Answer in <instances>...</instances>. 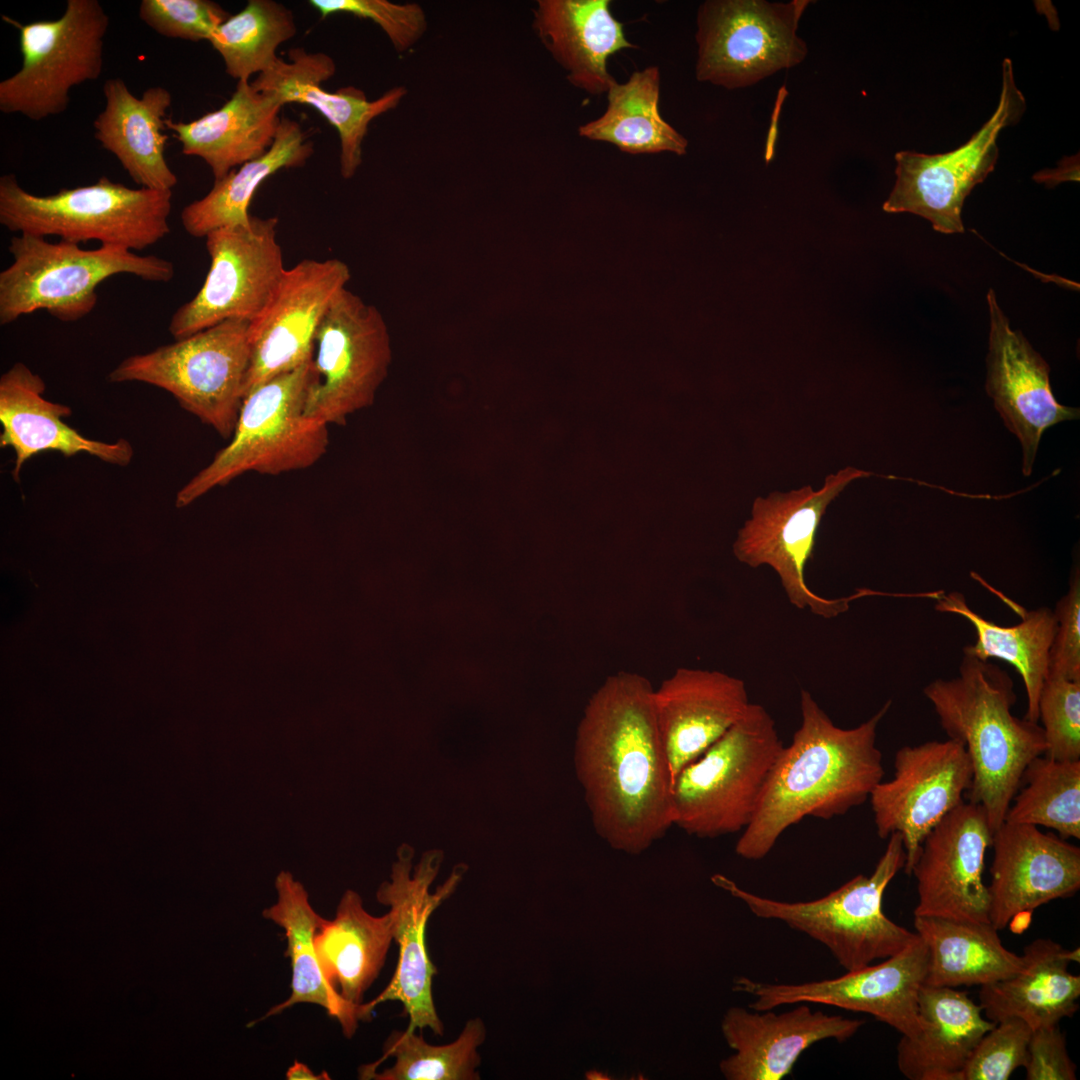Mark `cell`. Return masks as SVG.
Returning <instances> with one entry per match:
<instances>
[{
  "label": "cell",
  "mask_w": 1080,
  "mask_h": 1080,
  "mask_svg": "<svg viewBox=\"0 0 1080 1080\" xmlns=\"http://www.w3.org/2000/svg\"><path fill=\"white\" fill-rule=\"evenodd\" d=\"M653 686L620 671L589 698L574 767L593 828L613 849L637 854L673 825V778L653 708Z\"/></svg>",
  "instance_id": "1"
},
{
  "label": "cell",
  "mask_w": 1080,
  "mask_h": 1080,
  "mask_svg": "<svg viewBox=\"0 0 1080 1080\" xmlns=\"http://www.w3.org/2000/svg\"><path fill=\"white\" fill-rule=\"evenodd\" d=\"M888 700L859 726H836L810 692L800 691L801 724L780 752L755 813L735 851L746 860L763 859L782 833L805 817L831 819L869 799L883 780L877 728Z\"/></svg>",
  "instance_id": "2"
},
{
  "label": "cell",
  "mask_w": 1080,
  "mask_h": 1080,
  "mask_svg": "<svg viewBox=\"0 0 1080 1080\" xmlns=\"http://www.w3.org/2000/svg\"><path fill=\"white\" fill-rule=\"evenodd\" d=\"M948 738L963 744L972 767L968 801L980 805L994 832L1004 820L1028 764L1046 751L1038 722L1013 715L1010 675L989 660L964 654L959 674L923 688Z\"/></svg>",
  "instance_id": "3"
},
{
  "label": "cell",
  "mask_w": 1080,
  "mask_h": 1080,
  "mask_svg": "<svg viewBox=\"0 0 1080 1080\" xmlns=\"http://www.w3.org/2000/svg\"><path fill=\"white\" fill-rule=\"evenodd\" d=\"M8 250L13 261L0 272L1 326L39 310L75 322L93 311L97 287L114 275L163 283L175 274L171 261L120 246L83 249L64 240L18 234L10 238Z\"/></svg>",
  "instance_id": "4"
},
{
  "label": "cell",
  "mask_w": 1080,
  "mask_h": 1080,
  "mask_svg": "<svg viewBox=\"0 0 1080 1080\" xmlns=\"http://www.w3.org/2000/svg\"><path fill=\"white\" fill-rule=\"evenodd\" d=\"M171 209L172 191L130 188L105 176L51 195L28 192L13 173L0 178V223L18 234L141 251L169 234Z\"/></svg>",
  "instance_id": "5"
},
{
  "label": "cell",
  "mask_w": 1080,
  "mask_h": 1080,
  "mask_svg": "<svg viewBox=\"0 0 1080 1080\" xmlns=\"http://www.w3.org/2000/svg\"><path fill=\"white\" fill-rule=\"evenodd\" d=\"M874 871L858 874L828 895L803 902H784L742 889L724 875L715 885L741 900L758 918L784 922L826 946L837 962L853 971L886 959L917 938L916 932L890 920L883 912V896L905 864L902 836L893 833Z\"/></svg>",
  "instance_id": "6"
},
{
  "label": "cell",
  "mask_w": 1080,
  "mask_h": 1080,
  "mask_svg": "<svg viewBox=\"0 0 1080 1080\" xmlns=\"http://www.w3.org/2000/svg\"><path fill=\"white\" fill-rule=\"evenodd\" d=\"M311 377L310 360L247 393L230 442L177 492L176 507L247 472L279 475L320 460L329 444L328 426L304 414Z\"/></svg>",
  "instance_id": "7"
},
{
  "label": "cell",
  "mask_w": 1080,
  "mask_h": 1080,
  "mask_svg": "<svg viewBox=\"0 0 1080 1080\" xmlns=\"http://www.w3.org/2000/svg\"><path fill=\"white\" fill-rule=\"evenodd\" d=\"M783 747L772 716L750 703L721 738L674 778L673 825L699 838L743 831Z\"/></svg>",
  "instance_id": "8"
},
{
  "label": "cell",
  "mask_w": 1080,
  "mask_h": 1080,
  "mask_svg": "<svg viewBox=\"0 0 1080 1080\" xmlns=\"http://www.w3.org/2000/svg\"><path fill=\"white\" fill-rule=\"evenodd\" d=\"M249 324L225 320L150 352L129 356L107 380L161 388L220 436L231 438L251 360Z\"/></svg>",
  "instance_id": "9"
},
{
  "label": "cell",
  "mask_w": 1080,
  "mask_h": 1080,
  "mask_svg": "<svg viewBox=\"0 0 1080 1080\" xmlns=\"http://www.w3.org/2000/svg\"><path fill=\"white\" fill-rule=\"evenodd\" d=\"M21 68L0 82V111L33 121L63 113L73 87L96 80L103 69L109 17L97 0H68L53 20L20 24Z\"/></svg>",
  "instance_id": "10"
},
{
  "label": "cell",
  "mask_w": 1080,
  "mask_h": 1080,
  "mask_svg": "<svg viewBox=\"0 0 1080 1080\" xmlns=\"http://www.w3.org/2000/svg\"><path fill=\"white\" fill-rule=\"evenodd\" d=\"M873 475L846 467L825 477L819 490L804 486L789 492L757 497L751 516L739 529L733 544L737 560L751 568L769 566L780 579L789 602L822 618H834L849 609L850 602L866 596L860 590L845 598H825L808 586L805 568L811 560L822 517L830 503L853 480Z\"/></svg>",
  "instance_id": "11"
},
{
  "label": "cell",
  "mask_w": 1080,
  "mask_h": 1080,
  "mask_svg": "<svg viewBox=\"0 0 1080 1080\" xmlns=\"http://www.w3.org/2000/svg\"><path fill=\"white\" fill-rule=\"evenodd\" d=\"M809 0H708L697 11L696 79L738 89L801 63L798 34Z\"/></svg>",
  "instance_id": "12"
},
{
  "label": "cell",
  "mask_w": 1080,
  "mask_h": 1080,
  "mask_svg": "<svg viewBox=\"0 0 1080 1080\" xmlns=\"http://www.w3.org/2000/svg\"><path fill=\"white\" fill-rule=\"evenodd\" d=\"M391 361L382 314L344 288L315 335L305 416L327 426L344 425L349 415L373 404Z\"/></svg>",
  "instance_id": "13"
},
{
  "label": "cell",
  "mask_w": 1080,
  "mask_h": 1080,
  "mask_svg": "<svg viewBox=\"0 0 1080 1080\" xmlns=\"http://www.w3.org/2000/svg\"><path fill=\"white\" fill-rule=\"evenodd\" d=\"M412 858V848L402 846L392 865L390 880L384 881L376 893L378 902L389 907L393 941L398 945L399 954L390 982L376 998L363 1004V1014L367 1021L377 1005L398 1001L408 1017V1029L422 1031L428 1028L441 1036L444 1026L437 1014L432 991L437 969L427 951L426 927L432 913L453 894L466 867L454 868L449 878L432 892L431 885L440 870L443 853L428 851L415 866Z\"/></svg>",
  "instance_id": "14"
},
{
  "label": "cell",
  "mask_w": 1080,
  "mask_h": 1080,
  "mask_svg": "<svg viewBox=\"0 0 1080 1080\" xmlns=\"http://www.w3.org/2000/svg\"><path fill=\"white\" fill-rule=\"evenodd\" d=\"M1025 108V98L1015 84L1012 62L1006 58L1002 63L998 106L966 143L941 154L914 151L895 154L896 181L883 210L919 215L941 233H962L961 212L966 197L993 171L999 154L1000 132L1016 124Z\"/></svg>",
  "instance_id": "15"
},
{
  "label": "cell",
  "mask_w": 1080,
  "mask_h": 1080,
  "mask_svg": "<svg viewBox=\"0 0 1080 1080\" xmlns=\"http://www.w3.org/2000/svg\"><path fill=\"white\" fill-rule=\"evenodd\" d=\"M277 217L251 216L204 238L210 257L205 281L172 315L168 330L182 339L222 321L252 322L272 299L286 270L277 242Z\"/></svg>",
  "instance_id": "16"
},
{
  "label": "cell",
  "mask_w": 1080,
  "mask_h": 1080,
  "mask_svg": "<svg viewBox=\"0 0 1080 1080\" xmlns=\"http://www.w3.org/2000/svg\"><path fill=\"white\" fill-rule=\"evenodd\" d=\"M972 776L963 744L951 738L906 745L896 752L893 778L878 783L869 800L877 835L902 836L907 875L928 833L964 802Z\"/></svg>",
  "instance_id": "17"
},
{
  "label": "cell",
  "mask_w": 1080,
  "mask_h": 1080,
  "mask_svg": "<svg viewBox=\"0 0 1080 1080\" xmlns=\"http://www.w3.org/2000/svg\"><path fill=\"white\" fill-rule=\"evenodd\" d=\"M927 966V946L918 935L883 962L847 971L837 978L774 984L739 977L734 990L755 997L749 1004L753 1010H771L785 1004H824L870 1014L902 1036L911 1037L920 1030L918 1001Z\"/></svg>",
  "instance_id": "18"
},
{
  "label": "cell",
  "mask_w": 1080,
  "mask_h": 1080,
  "mask_svg": "<svg viewBox=\"0 0 1080 1080\" xmlns=\"http://www.w3.org/2000/svg\"><path fill=\"white\" fill-rule=\"evenodd\" d=\"M350 279V268L339 259H305L285 270L272 299L249 324L251 360L244 397L312 359L316 332Z\"/></svg>",
  "instance_id": "19"
},
{
  "label": "cell",
  "mask_w": 1080,
  "mask_h": 1080,
  "mask_svg": "<svg viewBox=\"0 0 1080 1080\" xmlns=\"http://www.w3.org/2000/svg\"><path fill=\"white\" fill-rule=\"evenodd\" d=\"M992 836L984 809L969 801L928 833L911 870L918 894L914 916L990 922L983 870Z\"/></svg>",
  "instance_id": "20"
},
{
  "label": "cell",
  "mask_w": 1080,
  "mask_h": 1080,
  "mask_svg": "<svg viewBox=\"0 0 1080 1080\" xmlns=\"http://www.w3.org/2000/svg\"><path fill=\"white\" fill-rule=\"evenodd\" d=\"M990 316L986 392L1004 425L1019 440L1022 473H1032L1046 429L1079 418V409L1060 404L1053 395L1049 365L1021 331L1012 330L993 289L987 293Z\"/></svg>",
  "instance_id": "21"
},
{
  "label": "cell",
  "mask_w": 1080,
  "mask_h": 1080,
  "mask_svg": "<svg viewBox=\"0 0 1080 1080\" xmlns=\"http://www.w3.org/2000/svg\"><path fill=\"white\" fill-rule=\"evenodd\" d=\"M991 846L989 920L998 931L1021 914L1078 892L1080 848L1060 836L1003 822Z\"/></svg>",
  "instance_id": "22"
},
{
  "label": "cell",
  "mask_w": 1080,
  "mask_h": 1080,
  "mask_svg": "<svg viewBox=\"0 0 1080 1080\" xmlns=\"http://www.w3.org/2000/svg\"><path fill=\"white\" fill-rule=\"evenodd\" d=\"M335 72L332 57L298 47L289 51L288 60L278 58L251 84L254 89L274 96L283 106L299 103L317 110L337 130L340 174L350 179L362 163V143L370 123L395 109L407 90L403 86L393 87L375 100H369L363 90L354 86L331 92L322 83Z\"/></svg>",
  "instance_id": "23"
},
{
  "label": "cell",
  "mask_w": 1080,
  "mask_h": 1080,
  "mask_svg": "<svg viewBox=\"0 0 1080 1080\" xmlns=\"http://www.w3.org/2000/svg\"><path fill=\"white\" fill-rule=\"evenodd\" d=\"M749 704L745 682L717 670L681 667L654 688L656 725L673 780L721 738Z\"/></svg>",
  "instance_id": "24"
},
{
  "label": "cell",
  "mask_w": 1080,
  "mask_h": 1080,
  "mask_svg": "<svg viewBox=\"0 0 1080 1080\" xmlns=\"http://www.w3.org/2000/svg\"><path fill=\"white\" fill-rule=\"evenodd\" d=\"M782 1013L733 1007L722 1029L735 1054L721 1063L730 1080H781L799 1056L815 1043L834 1039L844 1042L864 1025L861 1019L828 1015L812 1010L808 1003Z\"/></svg>",
  "instance_id": "25"
},
{
  "label": "cell",
  "mask_w": 1080,
  "mask_h": 1080,
  "mask_svg": "<svg viewBox=\"0 0 1080 1080\" xmlns=\"http://www.w3.org/2000/svg\"><path fill=\"white\" fill-rule=\"evenodd\" d=\"M45 381L27 365L17 362L0 377V446L15 453L11 474L19 481L25 462L41 452L55 451L64 457L87 453L101 461L124 467L134 456L123 438L105 442L87 438L63 421L72 410L44 397Z\"/></svg>",
  "instance_id": "26"
},
{
  "label": "cell",
  "mask_w": 1080,
  "mask_h": 1080,
  "mask_svg": "<svg viewBox=\"0 0 1080 1080\" xmlns=\"http://www.w3.org/2000/svg\"><path fill=\"white\" fill-rule=\"evenodd\" d=\"M609 0H539L533 28L568 81L593 95L607 93L616 82L608 58L634 45L623 24L611 13Z\"/></svg>",
  "instance_id": "27"
},
{
  "label": "cell",
  "mask_w": 1080,
  "mask_h": 1080,
  "mask_svg": "<svg viewBox=\"0 0 1080 1080\" xmlns=\"http://www.w3.org/2000/svg\"><path fill=\"white\" fill-rule=\"evenodd\" d=\"M104 109L93 122L94 136L142 188L172 191L177 176L165 158L164 132L171 93L161 86L135 96L120 78L103 85Z\"/></svg>",
  "instance_id": "28"
},
{
  "label": "cell",
  "mask_w": 1080,
  "mask_h": 1080,
  "mask_svg": "<svg viewBox=\"0 0 1080 1080\" xmlns=\"http://www.w3.org/2000/svg\"><path fill=\"white\" fill-rule=\"evenodd\" d=\"M283 105L272 95L237 81L232 96L218 109L190 121L166 120L182 153L201 158L214 180L265 154L272 146Z\"/></svg>",
  "instance_id": "29"
},
{
  "label": "cell",
  "mask_w": 1080,
  "mask_h": 1080,
  "mask_svg": "<svg viewBox=\"0 0 1080 1080\" xmlns=\"http://www.w3.org/2000/svg\"><path fill=\"white\" fill-rule=\"evenodd\" d=\"M918 1014L919 1032L898 1042L899 1071L909 1080H961L974 1047L996 1023L966 992L951 987L924 985Z\"/></svg>",
  "instance_id": "30"
},
{
  "label": "cell",
  "mask_w": 1080,
  "mask_h": 1080,
  "mask_svg": "<svg viewBox=\"0 0 1080 1080\" xmlns=\"http://www.w3.org/2000/svg\"><path fill=\"white\" fill-rule=\"evenodd\" d=\"M1079 947L1064 949L1048 938H1037L1023 949V966L1014 975L980 986L979 1005L984 1016L997 1023L1015 1017L1032 1030L1058 1025L1077 1012L1080 976L1071 962L1080 961Z\"/></svg>",
  "instance_id": "31"
},
{
  "label": "cell",
  "mask_w": 1080,
  "mask_h": 1080,
  "mask_svg": "<svg viewBox=\"0 0 1080 1080\" xmlns=\"http://www.w3.org/2000/svg\"><path fill=\"white\" fill-rule=\"evenodd\" d=\"M392 941L390 913L370 914L353 890L344 892L334 919H325L315 936L328 984L359 1022L365 1021L363 997L381 972Z\"/></svg>",
  "instance_id": "32"
},
{
  "label": "cell",
  "mask_w": 1080,
  "mask_h": 1080,
  "mask_svg": "<svg viewBox=\"0 0 1080 1080\" xmlns=\"http://www.w3.org/2000/svg\"><path fill=\"white\" fill-rule=\"evenodd\" d=\"M275 889L277 901L265 908L262 916L284 930L287 939L284 955L291 964V993L259 1021L296 1004H315L335 1018L344 1036L351 1038L359 1021L328 984L316 952L315 936L325 919L313 909L307 890L289 871L283 870L277 874Z\"/></svg>",
  "instance_id": "33"
},
{
  "label": "cell",
  "mask_w": 1080,
  "mask_h": 1080,
  "mask_svg": "<svg viewBox=\"0 0 1080 1080\" xmlns=\"http://www.w3.org/2000/svg\"><path fill=\"white\" fill-rule=\"evenodd\" d=\"M915 932L928 950L925 985H987L1006 979L1023 966V958L1003 944L990 922L939 916H914Z\"/></svg>",
  "instance_id": "34"
},
{
  "label": "cell",
  "mask_w": 1080,
  "mask_h": 1080,
  "mask_svg": "<svg viewBox=\"0 0 1080 1080\" xmlns=\"http://www.w3.org/2000/svg\"><path fill=\"white\" fill-rule=\"evenodd\" d=\"M935 601L937 611L960 615L974 627L976 642L965 646L964 654L982 660L998 658L1015 667L1026 691L1024 718L1038 722L1039 696L1048 679L1049 651L1057 628L1054 611L1048 607L1027 611L1013 606L1021 621L1001 626L972 610L960 592L943 593Z\"/></svg>",
  "instance_id": "35"
},
{
  "label": "cell",
  "mask_w": 1080,
  "mask_h": 1080,
  "mask_svg": "<svg viewBox=\"0 0 1080 1080\" xmlns=\"http://www.w3.org/2000/svg\"><path fill=\"white\" fill-rule=\"evenodd\" d=\"M313 152V143L301 125L281 118L274 142L265 154L214 180L205 196L183 208L180 217L185 231L204 238L218 228L248 225V208L258 187L281 169L303 166Z\"/></svg>",
  "instance_id": "36"
},
{
  "label": "cell",
  "mask_w": 1080,
  "mask_h": 1080,
  "mask_svg": "<svg viewBox=\"0 0 1080 1080\" xmlns=\"http://www.w3.org/2000/svg\"><path fill=\"white\" fill-rule=\"evenodd\" d=\"M660 71L656 66L633 72L607 92L605 112L578 129L581 137L615 145L630 154L671 152L684 155L688 141L659 111Z\"/></svg>",
  "instance_id": "37"
},
{
  "label": "cell",
  "mask_w": 1080,
  "mask_h": 1080,
  "mask_svg": "<svg viewBox=\"0 0 1080 1080\" xmlns=\"http://www.w3.org/2000/svg\"><path fill=\"white\" fill-rule=\"evenodd\" d=\"M417 1030H394L378 1061L359 1068V1077L374 1080H479V1047L487 1029L479 1017L469 1019L459 1036L444 1045L429 1044Z\"/></svg>",
  "instance_id": "38"
},
{
  "label": "cell",
  "mask_w": 1080,
  "mask_h": 1080,
  "mask_svg": "<svg viewBox=\"0 0 1080 1080\" xmlns=\"http://www.w3.org/2000/svg\"><path fill=\"white\" fill-rule=\"evenodd\" d=\"M293 12L274 0H250L213 33L209 42L222 57L226 73L249 81L279 58L278 47L295 36Z\"/></svg>",
  "instance_id": "39"
},
{
  "label": "cell",
  "mask_w": 1080,
  "mask_h": 1080,
  "mask_svg": "<svg viewBox=\"0 0 1080 1080\" xmlns=\"http://www.w3.org/2000/svg\"><path fill=\"white\" fill-rule=\"evenodd\" d=\"M1004 822L1051 828L1063 839L1080 838V760L1040 755L1024 770Z\"/></svg>",
  "instance_id": "40"
},
{
  "label": "cell",
  "mask_w": 1080,
  "mask_h": 1080,
  "mask_svg": "<svg viewBox=\"0 0 1080 1080\" xmlns=\"http://www.w3.org/2000/svg\"><path fill=\"white\" fill-rule=\"evenodd\" d=\"M1046 742L1045 756L1059 761L1080 760V681L1048 678L1038 701Z\"/></svg>",
  "instance_id": "41"
},
{
  "label": "cell",
  "mask_w": 1080,
  "mask_h": 1080,
  "mask_svg": "<svg viewBox=\"0 0 1080 1080\" xmlns=\"http://www.w3.org/2000/svg\"><path fill=\"white\" fill-rule=\"evenodd\" d=\"M1032 1028L1010 1017L997 1022L978 1041L961 1074V1080H1007L1025 1067Z\"/></svg>",
  "instance_id": "42"
},
{
  "label": "cell",
  "mask_w": 1080,
  "mask_h": 1080,
  "mask_svg": "<svg viewBox=\"0 0 1080 1080\" xmlns=\"http://www.w3.org/2000/svg\"><path fill=\"white\" fill-rule=\"evenodd\" d=\"M322 18L346 13L377 24L398 53L411 49L427 29L423 8L416 3L398 4L386 0H310Z\"/></svg>",
  "instance_id": "43"
},
{
  "label": "cell",
  "mask_w": 1080,
  "mask_h": 1080,
  "mask_svg": "<svg viewBox=\"0 0 1080 1080\" xmlns=\"http://www.w3.org/2000/svg\"><path fill=\"white\" fill-rule=\"evenodd\" d=\"M139 18L156 33L187 41H209L231 14L210 0H142Z\"/></svg>",
  "instance_id": "44"
},
{
  "label": "cell",
  "mask_w": 1080,
  "mask_h": 1080,
  "mask_svg": "<svg viewBox=\"0 0 1080 1080\" xmlns=\"http://www.w3.org/2000/svg\"><path fill=\"white\" fill-rule=\"evenodd\" d=\"M1056 632L1049 651L1048 678L1080 681V574L1075 569L1068 591L1053 610Z\"/></svg>",
  "instance_id": "45"
},
{
  "label": "cell",
  "mask_w": 1080,
  "mask_h": 1080,
  "mask_svg": "<svg viewBox=\"0 0 1080 1080\" xmlns=\"http://www.w3.org/2000/svg\"><path fill=\"white\" fill-rule=\"evenodd\" d=\"M1027 1080H1075L1076 1065L1070 1058L1065 1035L1058 1025L1032 1031L1028 1061L1024 1067Z\"/></svg>",
  "instance_id": "46"
},
{
  "label": "cell",
  "mask_w": 1080,
  "mask_h": 1080,
  "mask_svg": "<svg viewBox=\"0 0 1080 1080\" xmlns=\"http://www.w3.org/2000/svg\"><path fill=\"white\" fill-rule=\"evenodd\" d=\"M286 1079H288V1080H329L330 1077H329V1074L326 1071H322L321 1073L316 1074L311 1070V1068H309V1066H307L306 1064H304L302 1062H299V1061L295 1060L293 1065H291L288 1068L287 1072H286Z\"/></svg>",
  "instance_id": "47"
}]
</instances>
